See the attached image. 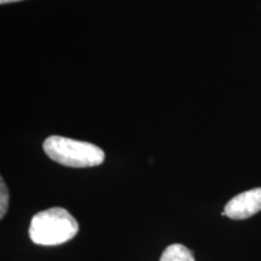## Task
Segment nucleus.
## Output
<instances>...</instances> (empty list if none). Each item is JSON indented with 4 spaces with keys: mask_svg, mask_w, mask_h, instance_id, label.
Instances as JSON below:
<instances>
[{
    "mask_svg": "<svg viewBox=\"0 0 261 261\" xmlns=\"http://www.w3.org/2000/svg\"><path fill=\"white\" fill-rule=\"evenodd\" d=\"M79 224L64 208L54 207L33 217L29 237L39 246H60L76 236Z\"/></svg>",
    "mask_w": 261,
    "mask_h": 261,
    "instance_id": "obj_1",
    "label": "nucleus"
},
{
    "mask_svg": "<svg viewBox=\"0 0 261 261\" xmlns=\"http://www.w3.org/2000/svg\"><path fill=\"white\" fill-rule=\"evenodd\" d=\"M52 161L74 168L94 167L102 165L104 151L92 143L81 142L61 136H51L42 144Z\"/></svg>",
    "mask_w": 261,
    "mask_h": 261,
    "instance_id": "obj_2",
    "label": "nucleus"
},
{
    "mask_svg": "<svg viewBox=\"0 0 261 261\" xmlns=\"http://www.w3.org/2000/svg\"><path fill=\"white\" fill-rule=\"evenodd\" d=\"M261 211V188L244 191L231 198L225 205L226 217L234 220H243Z\"/></svg>",
    "mask_w": 261,
    "mask_h": 261,
    "instance_id": "obj_3",
    "label": "nucleus"
},
{
    "mask_svg": "<svg viewBox=\"0 0 261 261\" xmlns=\"http://www.w3.org/2000/svg\"><path fill=\"white\" fill-rule=\"evenodd\" d=\"M160 261H195V256L188 247L174 243L166 248Z\"/></svg>",
    "mask_w": 261,
    "mask_h": 261,
    "instance_id": "obj_4",
    "label": "nucleus"
},
{
    "mask_svg": "<svg viewBox=\"0 0 261 261\" xmlns=\"http://www.w3.org/2000/svg\"><path fill=\"white\" fill-rule=\"evenodd\" d=\"M9 208V190L4 179H0V218H4Z\"/></svg>",
    "mask_w": 261,
    "mask_h": 261,
    "instance_id": "obj_5",
    "label": "nucleus"
},
{
    "mask_svg": "<svg viewBox=\"0 0 261 261\" xmlns=\"http://www.w3.org/2000/svg\"><path fill=\"white\" fill-rule=\"evenodd\" d=\"M16 2H21V0H0V4L5 5V4H10V3H16Z\"/></svg>",
    "mask_w": 261,
    "mask_h": 261,
    "instance_id": "obj_6",
    "label": "nucleus"
}]
</instances>
